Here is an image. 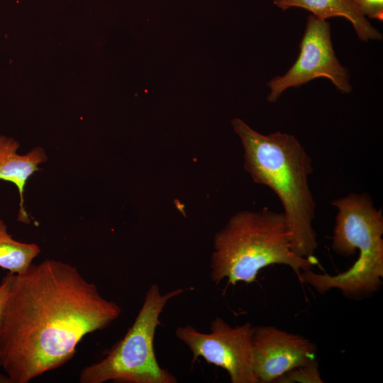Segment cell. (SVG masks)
<instances>
[{
    "label": "cell",
    "instance_id": "7a4b0ae2",
    "mask_svg": "<svg viewBox=\"0 0 383 383\" xmlns=\"http://www.w3.org/2000/svg\"><path fill=\"white\" fill-rule=\"evenodd\" d=\"M231 125L243 148L245 170L281 201L294 252L313 258L318 242L313 227L316 203L309 184L313 173L311 157L292 135L279 131L262 134L238 118Z\"/></svg>",
    "mask_w": 383,
    "mask_h": 383
},
{
    "label": "cell",
    "instance_id": "6da1fadb",
    "mask_svg": "<svg viewBox=\"0 0 383 383\" xmlns=\"http://www.w3.org/2000/svg\"><path fill=\"white\" fill-rule=\"evenodd\" d=\"M121 307L70 264L47 259L13 274L0 317L6 382L28 383L71 360L84 336L110 326Z\"/></svg>",
    "mask_w": 383,
    "mask_h": 383
},
{
    "label": "cell",
    "instance_id": "3957f363",
    "mask_svg": "<svg viewBox=\"0 0 383 383\" xmlns=\"http://www.w3.org/2000/svg\"><path fill=\"white\" fill-rule=\"evenodd\" d=\"M317 260L299 257L292 245V235L283 212L265 209L234 214L213 239L211 279L218 284L255 281L260 270L271 265H284L294 272L309 270Z\"/></svg>",
    "mask_w": 383,
    "mask_h": 383
},
{
    "label": "cell",
    "instance_id": "8992f818",
    "mask_svg": "<svg viewBox=\"0 0 383 383\" xmlns=\"http://www.w3.org/2000/svg\"><path fill=\"white\" fill-rule=\"evenodd\" d=\"M252 332L250 323L233 327L217 316L211 323L210 333L188 324L177 327L175 335L192 353V364L201 357L225 370L232 383H258L253 370Z\"/></svg>",
    "mask_w": 383,
    "mask_h": 383
},
{
    "label": "cell",
    "instance_id": "5b68a950",
    "mask_svg": "<svg viewBox=\"0 0 383 383\" xmlns=\"http://www.w3.org/2000/svg\"><path fill=\"white\" fill-rule=\"evenodd\" d=\"M185 292L178 288L162 294L157 284L148 289L131 328L99 361L84 367L81 383H176L177 379L158 363L154 350L160 316L167 302Z\"/></svg>",
    "mask_w": 383,
    "mask_h": 383
},
{
    "label": "cell",
    "instance_id": "5bb4252c",
    "mask_svg": "<svg viewBox=\"0 0 383 383\" xmlns=\"http://www.w3.org/2000/svg\"><path fill=\"white\" fill-rule=\"evenodd\" d=\"M14 274L7 273L0 282V317L7 298Z\"/></svg>",
    "mask_w": 383,
    "mask_h": 383
},
{
    "label": "cell",
    "instance_id": "7c38bea8",
    "mask_svg": "<svg viewBox=\"0 0 383 383\" xmlns=\"http://www.w3.org/2000/svg\"><path fill=\"white\" fill-rule=\"evenodd\" d=\"M318 362L314 358L308 364L296 367L276 379L273 383H323Z\"/></svg>",
    "mask_w": 383,
    "mask_h": 383
},
{
    "label": "cell",
    "instance_id": "4fadbf2b",
    "mask_svg": "<svg viewBox=\"0 0 383 383\" xmlns=\"http://www.w3.org/2000/svg\"><path fill=\"white\" fill-rule=\"evenodd\" d=\"M364 16L382 21L383 0H355Z\"/></svg>",
    "mask_w": 383,
    "mask_h": 383
},
{
    "label": "cell",
    "instance_id": "9c48e42d",
    "mask_svg": "<svg viewBox=\"0 0 383 383\" xmlns=\"http://www.w3.org/2000/svg\"><path fill=\"white\" fill-rule=\"evenodd\" d=\"M19 143L10 138L0 136V180L10 182L17 187L20 203L18 221L30 223L28 214L24 206L23 192L27 182L39 165L47 162L48 156L41 148L36 147L26 155H19Z\"/></svg>",
    "mask_w": 383,
    "mask_h": 383
},
{
    "label": "cell",
    "instance_id": "30bf717a",
    "mask_svg": "<svg viewBox=\"0 0 383 383\" xmlns=\"http://www.w3.org/2000/svg\"><path fill=\"white\" fill-rule=\"evenodd\" d=\"M274 4L282 10L292 7L304 9L321 20L343 16L352 23L360 40L382 38L381 33L362 14L355 0H274Z\"/></svg>",
    "mask_w": 383,
    "mask_h": 383
},
{
    "label": "cell",
    "instance_id": "8fae6325",
    "mask_svg": "<svg viewBox=\"0 0 383 383\" xmlns=\"http://www.w3.org/2000/svg\"><path fill=\"white\" fill-rule=\"evenodd\" d=\"M40 252L35 243H26L13 238L7 226L0 220V267L14 274L26 272Z\"/></svg>",
    "mask_w": 383,
    "mask_h": 383
},
{
    "label": "cell",
    "instance_id": "277c9868",
    "mask_svg": "<svg viewBox=\"0 0 383 383\" xmlns=\"http://www.w3.org/2000/svg\"><path fill=\"white\" fill-rule=\"evenodd\" d=\"M331 204L338 210L332 237L333 252L343 257L359 252L346 271L335 274L301 273V283L324 294L333 289L353 300L368 298L378 292L383 279V216L367 193H350Z\"/></svg>",
    "mask_w": 383,
    "mask_h": 383
},
{
    "label": "cell",
    "instance_id": "52a82bcc",
    "mask_svg": "<svg viewBox=\"0 0 383 383\" xmlns=\"http://www.w3.org/2000/svg\"><path fill=\"white\" fill-rule=\"evenodd\" d=\"M319 77L331 79L336 88L344 93H349L352 89L348 71L335 55L330 23L310 15L297 60L284 76L275 77L268 83L270 92L267 99L275 102L287 89L298 87Z\"/></svg>",
    "mask_w": 383,
    "mask_h": 383
},
{
    "label": "cell",
    "instance_id": "ba28073f",
    "mask_svg": "<svg viewBox=\"0 0 383 383\" xmlns=\"http://www.w3.org/2000/svg\"><path fill=\"white\" fill-rule=\"evenodd\" d=\"M253 370L258 383H273L285 372L315 357L314 343L272 326H253Z\"/></svg>",
    "mask_w": 383,
    "mask_h": 383
}]
</instances>
